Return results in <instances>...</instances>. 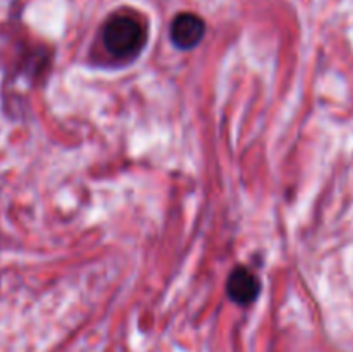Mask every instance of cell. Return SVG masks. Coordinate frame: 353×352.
Returning a JSON list of instances; mask_svg holds the SVG:
<instances>
[{"instance_id": "1", "label": "cell", "mask_w": 353, "mask_h": 352, "mask_svg": "<svg viewBox=\"0 0 353 352\" xmlns=\"http://www.w3.org/2000/svg\"><path fill=\"white\" fill-rule=\"evenodd\" d=\"M103 45L117 59L134 57L147 41V31L140 21L130 16H114L103 26Z\"/></svg>"}, {"instance_id": "2", "label": "cell", "mask_w": 353, "mask_h": 352, "mask_svg": "<svg viewBox=\"0 0 353 352\" xmlns=\"http://www.w3.org/2000/svg\"><path fill=\"white\" fill-rule=\"evenodd\" d=\"M205 24L196 14L181 12L171 23V40L181 50H192L202 41Z\"/></svg>"}, {"instance_id": "3", "label": "cell", "mask_w": 353, "mask_h": 352, "mask_svg": "<svg viewBox=\"0 0 353 352\" xmlns=\"http://www.w3.org/2000/svg\"><path fill=\"white\" fill-rule=\"evenodd\" d=\"M228 295L236 304H250L259 295V280L250 269L238 266L231 271L226 282Z\"/></svg>"}]
</instances>
